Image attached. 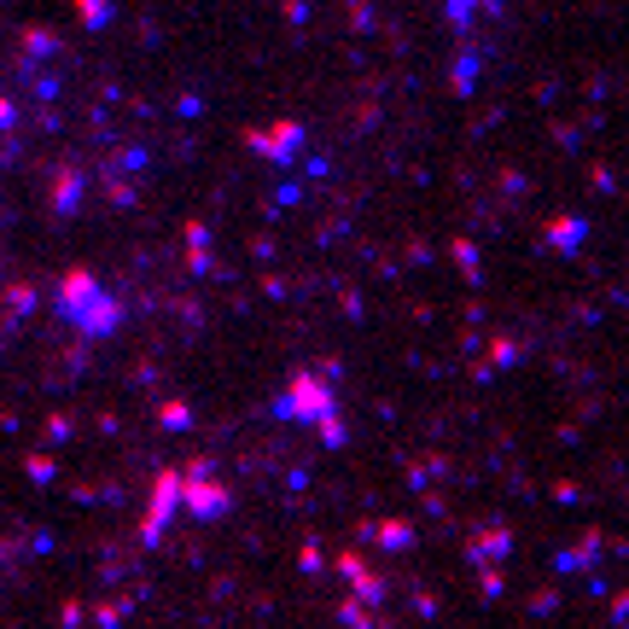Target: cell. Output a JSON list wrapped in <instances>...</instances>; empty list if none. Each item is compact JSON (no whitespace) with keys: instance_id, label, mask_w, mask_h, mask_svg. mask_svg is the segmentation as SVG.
Instances as JSON below:
<instances>
[{"instance_id":"cell-1","label":"cell","mask_w":629,"mask_h":629,"mask_svg":"<svg viewBox=\"0 0 629 629\" xmlns=\"http://www.w3.org/2000/svg\"><path fill=\"white\" fill-rule=\"evenodd\" d=\"M65 315L70 321H82L88 332H111L117 321H123V309L105 298L94 280H82V274H70L65 280Z\"/></svg>"}]
</instances>
